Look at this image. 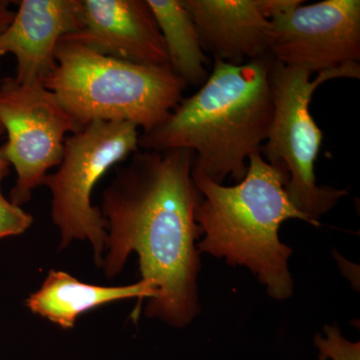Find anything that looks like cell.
I'll return each mask as SVG.
<instances>
[{
    "mask_svg": "<svg viewBox=\"0 0 360 360\" xmlns=\"http://www.w3.org/2000/svg\"><path fill=\"white\" fill-rule=\"evenodd\" d=\"M60 41L139 65H169L165 40L146 0H82V27Z\"/></svg>",
    "mask_w": 360,
    "mask_h": 360,
    "instance_id": "9",
    "label": "cell"
},
{
    "mask_svg": "<svg viewBox=\"0 0 360 360\" xmlns=\"http://www.w3.org/2000/svg\"><path fill=\"white\" fill-rule=\"evenodd\" d=\"M260 13L266 20L290 13L291 11L304 4L302 0H257Z\"/></svg>",
    "mask_w": 360,
    "mask_h": 360,
    "instance_id": "16",
    "label": "cell"
},
{
    "mask_svg": "<svg viewBox=\"0 0 360 360\" xmlns=\"http://www.w3.org/2000/svg\"><path fill=\"white\" fill-rule=\"evenodd\" d=\"M270 58L311 73L360 59L359 0H323L270 20Z\"/></svg>",
    "mask_w": 360,
    "mask_h": 360,
    "instance_id": "8",
    "label": "cell"
},
{
    "mask_svg": "<svg viewBox=\"0 0 360 360\" xmlns=\"http://www.w3.org/2000/svg\"><path fill=\"white\" fill-rule=\"evenodd\" d=\"M165 40L169 66L186 85H202L210 58L182 0H146Z\"/></svg>",
    "mask_w": 360,
    "mask_h": 360,
    "instance_id": "13",
    "label": "cell"
},
{
    "mask_svg": "<svg viewBox=\"0 0 360 360\" xmlns=\"http://www.w3.org/2000/svg\"><path fill=\"white\" fill-rule=\"evenodd\" d=\"M155 291L146 281L123 286H101L78 281L63 270L52 269L39 290L26 300V307L63 329L75 328L78 317L120 300H153Z\"/></svg>",
    "mask_w": 360,
    "mask_h": 360,
    "instance_id": "12",
    "label": "cell"
},
{
    "mask_svg": "<svg viewBox=\"0 0 360 360\" xmlns=\"http://www.w3.org/2000/svg\"><path fill=\"white\" fill-rule=\"evenodd\" d=\"M0 124L7 134L0 155L18 176L9 200L21 206L60 165L66 134L82 127L42 82L21 84L14 77L0 82Z\"/></svg>",
    "mask_w": 360,
    "mask_h": 360,
    "instance_id": "7",
    "label": "cell"
},
{
    "mask_svg": "<svg viewBox=\"0 0 360 360\" xmlns=\"http://www.w3.org/2000/svg\"><path fill=\"white\" fill-rule=\"evenodd\" d=\"M13 2L8 0H0V33L11 25L14 18L15 11L11 9Z\"/></svg>",
    "mask_w": 360,
    "mask_h": 360,
    "instance_id": "17",
    "label": "cell"
},
{
    "mask_svg": "<svg viewBox=\"0 0 360 360\" xmlns=\"http://www.w3.org/2000/svg\"><path fill=\"white\" fill-rule=\"evenodd\" d=\"M274 59L234 65L214 61L205 84L180 101L160 127L139 136V148L193 151V174L224 184L240 182L248 158L266 141L274 115L270 71Z\"/></svg>",
    "mask_w": 360,
    "mask_h": 360,
    "instance_id": "2",
    "label": "cell"
},
{
    "mask_svg": "<svg viewBox=\"0 0 360 360\" xmlns=\"http://www.w3.org/2000/svg\"><path fill=\"white\" fill-rule=\"evenodd\" d=\"M2 134H4V127H1V124H0V137L2 136Z\"/></svg>",
    "mask_w": 360,
    "mask_h": 360,
    "instance_id": "19",
    "label": "cell"
},
{
    "mask_svg": "<svg viewBox=\"0 0 360 360\" xmlns=\"http://www.w3.org/2000/svg\"><path fill=\"white\" fill-rule=\"evenodd\" d=\"M32 215L4 196L0 198V239L22 234L32 226Z\"/></svg>",
    "mask_w": 360,
    "mask_h": 360,
    "instance_id": "15",
    "label": "cell"
},
{
    "mask_svg": "<svg viewBox=\"0 0 360 360\" xmlns=\"http://www.w3.org/2000/svg\"><path fill=\"white\" fill-rule=\"evenodd\" d=\"M9 168H11L9 163L0 155V198L4 196L1 193V182L9 174Z\"/></svg>",
    "mask_w": 360,
    "mask_h": 360,
    "instance_id": "18",
    "label": "cell"
},
{
    "mask_svg": "<svg viewBox=\"0 0 360 360\" xmlns=\"http://www.w3.org/2000/svg\"><path fill=\"white\" fill-rule=\"evenodd\" d=\"M276 63L270 71L274 115L266 141L259 151L269 165L288 172L285 191L292 205L311 221L319 225L322 215L333 210L345 189L317 184L315 161L323 134L314 122L309 106L315 90L335 78H359V63L319 73Z\"/></svg>",
    "mask_w": 360,
    "mask_h": 360,
    "instance_id": "5",
    "label": "cell"
},
{
    "mask_svg": "<svg viewBox=\"0 0 360 360\" xmlns=\"http://www.w3.org/2000/svg\"><path fill=\"white\" fill-rule=\"evenodd\" d=\"M193 161L189 149L137 151L116 169L101 208L106 229L104 274L117 276L136 253L141 281L155 291L146 316L179 328L200 311L201 231L195 212L201 193L191 174Z\"/></svg>",
    "mask_w": 360,
    "mask_h": 360,
    "instance_id": "1",
    "label": "cell"
},
{
    "mask_svg": "<svg viewBox=\"0 0 360 360\" xmlns=\"http://www.w3.org/2000/svg\"><path fill=\"white\" fill-rule=\"evenodd\" d=\"M193 18L205 53L239 65L269 58L270 20L257 0H182Z\"/></svg>",
    "mask_w": 360,
    "mask_h": 360,
    "instance_id": "11",
    "label": "cell"
},
{
    "mask_svg": "<svg viewBox=\"0 0 360 360\" xmlns=\"http://www.w3.org/2000/svg\"><path fill=\"white\" fill-rule=\"evenodd\" d=\"M13 21L0 33V58L13 54L15 79L21 84L42 82L56 66L60 40L78 32L82 0H21Z\"/></svg>",
    "mask_w": 360,
    "mask_h": 360,
    "instance_id": "10",
    "label": "cell"
},
{
    "mask_svg": "<svg viewBox=\"0 0 360 360\" xmlns=\"http://www.w3.org/2000/svg\"><path fill=\"white\" fill-rule=\"evenodd\" d=\"M314 345L321 360H360V343L347 340L338 326L326 324L314 336Z\"/></svg>",
    "mask_w": 360,
    "mask_h": 360,
    "instance_id": "14",
    "label": "cell"
},
{
    "mask_svg": "<svg viewBox=\"0 0 360 360\" xmlns=\"http://www.w3.org/2000/svg\"><path fill=\"white\" fill-rule=\"evenodd\" d=\"M139 136L132 123L90 122L66 137L58 170L44 179L51 193V219L60 232V248L73 240L89 241L98 267L103 265L106 229L101 208L92 205V193L111 167L139 151Z\"/></svg>",
    "mask_w": 360,
    "mask_h": 360,
    "instance_id": "6",
    "label": "cell"
},
{
    "mask_svg": "<svg viewBox=\"0 0 360 360\" xmlns=\"http://www.w3.org/2000/svg\"><path fill=\"white\" fill-rule=\"evenodd\" d=\"M201 200L195 221L201 236L200 253L224 258L233 266H245L276 300L290 298L293 281L290 246L279 239V227L288 219L311 221L291 202L285 191L288 174L269 165L259 150L248 158L245 179L233 186L191 174Z\"/></svg>",
    "mask_w": 360,
    "mask_h": 360,
    "instance_id": "3",
    "label": "cell"
},
{
    "mask_svg": "<svg viewBox=\"0 0 360 360\" xmlns=\"http://www.w3.org/2000/svg\"><path fill=\"white\" fill-rule=\"evenodd\" d=\"M56 58L42 84L80 127L129 122L146 134L165 122L187 87L169 65L129 63L75 42H59Z\"/></svg>",
    "mask_w": 360,
    "mask_h": 360,
    "instance_id": "4",
    "label": "cell"
}]
</instances>
